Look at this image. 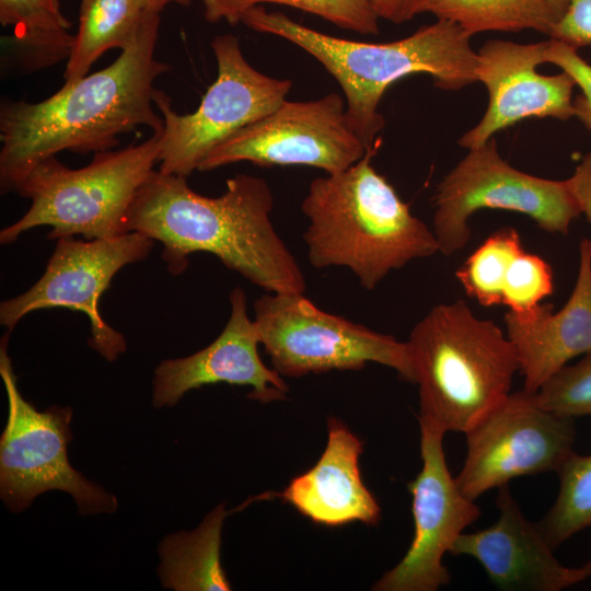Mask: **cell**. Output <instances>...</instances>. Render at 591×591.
<instances>
[{
    "mask_svg": "<svg viewBox=\"0 0 591 591\" xmlns=\"http://www.w3.org/2000/svg\"><path fill=\"white\" fill-rule=\"evenodd\" d=\"M160 14L150 13L131 44L106 68L65 83L46 100L0 103V190L18 193L42 161L68 150H111L121 134L163 130L153 109L154 81L169 70L155 58Z\"/></svg>",
    "mask_w": 591,
    "mask_h": 591,
    "instance_id": "cell-1",
    "label": "cell"
},
{
    "mask_svg": "<svg viewBox=\"0 0 591 591\" xmlns=\"http://www.w3.org/2000/svg\"><path fill=\"white\" fill-rule=\"evenodd\" d=\"M273 207L271 188L258 176L236 174L220 196L208 197L186 177L154 170L136 195L128 231L160 242L174 276L192 254L209 253L266 292L304 293L305 277L274 228Z\"/></svg>",
    "mask_w": 591,
    "mask_h": 591,
    "instance_id": "cell-2",
    "label": "cell"
},
{
    "mask_svg": "<svg viewBox=\"0 0 591 591\" xmlns=\"http://www.w3.org/2000/svg\"><path fill=\"white\" fill-rule=\"evenodd\" d=\"M240 22L286 39L315 58L340 85L348 123L369 150L374 149L384 127L380 101L398 80L427 74L436 86L447 91L477 82V51L471 46L472 36L450 21L437 20L407 37L386 43L327 35L263 5L247 10Z\"/></svg>",
    "mask_w": 591,
    "mask_h": 591,
    "instance_id": "cell-3",
    "label": "cell"
},
{
    "mask_svg": "<svg viewBox=\"0 0 591 591\" xmlns=\"http://www.w3.org/2000/svg\"><path fill=\"white\" fill-rule=\"evenodd\" d=\"M370 150L348 169L311 181L302 237L316 269L346 267L373 290L392 271L439 251L433 233L371 163Z\"/></svg>",
    "mask_w": 591,
    "mask_h": 591,
    "instance_id": "cell-4",
    "label": "cell"
},
{
    "mask_svg": "<svg viewBox=\"0 0 591 591\" xmlns=\"http://www.w3.org/2000/svg\"><path fill=\"white\" fill-rule=\"evenodd\" d=\"M407 345L419 391V426L465 433L510 393L520 370L506 333L463 300L434 305Z\"/></svg>",
    "mask_w": 591,
    "mask_h": 591,
    "instance_id": "cell-5",
    "label": "cell"
},
{
    "mask_svg": "<svg viewBox=\"0 0 591 591\" xmlns=\"http://www.w3.org/2000/svg\"><path fill=\"white\" fill-rule=\"evenodd\" d=\"M163 130L139 144L96 152L81 169L56 157L38 163L18 193L31 200L27 211L0 231L2 245L36 227H50L49 240L82 235L111 239L128 233V216L137 193L154 171Z\"/></svg>",
    "mask_w": 591,
    "mask_h": 591,
    "instance_id": "cell-6",
    "label": "cell"
},
{
    "mask_svg": "<svg viewBox=\"0 0 591 591\" xmlns=\"http://www.w3.org/2000/svg\"><path fill=\"white\" fill-rule=\"evenodd\" d=\"M260 345L282 376L360 370L369 362L414 383L407 341L318 309L304 293L266 292L254 302Z\"/></svg>",
    "mask_w": 591,
    "mask_h": 591,
    "instance_id": "cell-7",
    "label": "cell"
},
{
    "mask_svg": "<svg viewBox=\"0 0 591 591\" xmlns=\"http://www.w3.org/2000/svg\"><path fill=\"white\" fill-rule=\"evenodd\" d=\"M432 230L445 256L470 241V218L478 210L524 215L552 234L567 235L581 213L565 181L537 177L505 161L494 138L468 153L438 183Z\"/></svg>",
    "mask_w": 591,
    "mask_h": 591,
    "instance_id": "cell-8",
    "label": "cell"
},
{
    "mask_svg": "<svg viewBox=\"0 0 591 591\" xmlns=\"http://www.w3.org/2000/svg\"><path fill=\"white\" fill-rule=\"evenodd\" d=\"M211 48L218 67L198 108L179 115L170 97L155 89L153 103L164 121L159 171L187 177L218 144L260 119L286 101L292 82L256 70L231 34L216 36Z\"/></svg>",
    "mask_w": 591,
    "mask_h": 591,
    "instance_id": "cell-9",
    "label": "cell"
},
{
    "mask_svg": "<svg viewBox=\"0 0 591 591\" xmlns=\"http://www.w3.org/2000/svg\"><path fill=\"white\" fill-rule=\"evenodd\" d=\"M10 332L0 343V375L8 396V420L0 439V494L13 511L27 508L47 490L70 494L82 514L112 512L116 498L89 482L69 463L71 440L68 407L51 406L39 412L20 393L7 346Z\"/></svg>",
    "mask_w": 591,
    "mask_h": 591,
    "instance_id": "cell-10",
    "label": "cell"
},
{
    "mask_svg": "<svg viewBox=\"0 0 591 591\" xmlns=\"http://www.w3.org/2000/svg\"><path fill=\"white\" fill-rule=\"evenodd\" d=\"M153 246L154 241L139 232L111 239H57L42 277L25 292L1 302L0 324L11 333L24 316L37 310L79 311L90 322L89 346L114 361L126 351L127 343L103 318L100 300L114 276L125 266L146 259Z\"/></svg>",
    "mask_w": 591,
    "mask_h": 591,
    "instance_id": "cell-11",
    "label": "cell"
},
{
    "mask_svg": "<svg viewBox=\"0 0 591 591\" xmlns=\"http://www.w3.org/2000/svg\"><path fill=\"white\" fill-rule=\"evenodd\" d=\"M573 419L543 408L524 389L509 393L465 432L460 490L475 501L515 477L557 473L573 452Z\"/></svg>",
    "mask_w": 591,
    "mask_h": 591,
    "instance_id": "cell-12",
    "label": "cell"
},
{
    "mask_svg": "<svg viewBox=\"0 0 591 591\" xmlns=\"http://www.w3.org/2000/svg\"><path fill=\"white\" fill-rule=\"evenodd\" d=\"M368 151L348 123L341 96L329 93L311 101H283L212 149L198 171L251 162L260 166H313L334 174Z\"/></svg>",
    "mask_w": 591,
    "mask_h": 591,
    "instance_id": "cell-13",
    "label": "cell"
},
{
    "mask_svg": "<svg viewBox=\"0 0 591 591\" xmlns=\"http://www.w3.org/2000/svg\"><path fill=\"white\" fill-rule=\"evenodd\" d=\"M443 436L420 426L422 468L408 484L414 537L399 563L372 586L374 591H437L448 586L451 577L443 556L480 515L479 507L460 490L448 467Z\"/></svg>",
    "mask_w": 591,
    "mask_h": 591,
    "instance_id": "cell-14",
    "label": "cell"
},
{
    "mask_svg": "<svg viewBox=\"0 0 591 591\" xmlns=\"http://www.w3.org/2000/svg\"><path fill=\"white\" fill-rule=\"evenodd\" d=\"M547 42L493 39L479 48L476 77L487 90L488 106L478 124L459 139L461 147H480L496 132L523 119L567 120L575 116L573 79L563 70L553 76L536 70L545 62Z\"/></svg>",
    "mask_w": 591,
    "mask_h": 591,
    "instance_id": "cell-15",
    "label": "cell"
},
{
    "mask_svg": "<svg viewBox=\"0 0 591 591\" xmlns=\"http://www.w3.org/2000/svg\"><path fill=\"white\" fill-rule=\"evenodd\" d=\"M230 306L224 328L210 345L157 367L152 391L155 407L173 406L188 391L217 383L248 386V397L260 403L287 397L289 387L282 375L259 357V334L247 314L246 293L241 287L231 291Z\"/></svg>",
    "mask_w": 591,
    "mask_h": 591,
    "instance_id": "cell-16",
    "label": "cell"
},
{
    "mask_svg": "<svg viewBox=\"0 0 591 591\" xmlns=\"http://www.w3.org/2000/svg\"><path fill=\"white\" fill-rule=\"evenodd\" d=\"M498 489L496 522L462 533L451 554L476 559L502 590L560 591L591 578V561L581 567L561 565L538 523L523 515L508 485Z\"/></svg>",
    "mask_w": 591,
    "mask_h": 591,
    "instance_id": "cell-17",
    "label": "cell"
},
{
    "mask_svg": "<svg viewBox=\"0 0 591 591\" xmlns=\"http://www.w3.org/2000/svg\"><path fill=\"white\" fill-rule=\"evenodd\" d=\"M506 335L524 376L523 389L535 393L568 361L591 351V240L579 244V265L573 290L555 312L552 303L503 316Z\"/></svg>",
    "mask_w": 591,
    "mask_h": 591,
    "instance_id": "cell-18",
    "label": "cell"
},
{
    "mask_svg": "<svg viewBox=\"0 0 591 591\" xmlns=\"http://www.w3.org/2000/svg\"><path fill=\"white\" fill-rule=\"evenodd\" d=\"M327 429L326 447L314 466L274 496L317 525H376L381 508L363 484L359 468L363 442L337 418L328 419Z\"/></svg>",
    "mask_w": 591,
    "mask_h": 591,
    "instance_id": "cell-19",
    "label": "cell"
},
{
    "mask_svg": "<svg viewBox=\"0 0 591 591\" xmlns=\"http://www.w3.org/2000/svg\"><path fill=\"white\" fill-rule=\"evenodd\" d=\"M465 293L483 306L505 305L526 312L554 291L549 264L523 248L517 229L502 227L493 232L456 270Z\"/></svg>",
    "mask_w": 591,
    "mask_h": 591,
    "instance_id": "cell-20",
    "label": "cell"
},
{
    "mask_svg": "<svg viewBox=\"0 0 591 591\" xmlns=\"http://www.w3.org/2000/svg\"><path fill=\"white\" fill-rule=\"evenodd\" d=\"M0 23L14 34L2 38V65L32 72L69 58L74 35L59 0H0Z\"/></svg>",
    "mask_w": 591,
    "mask_h": 591,
    "instance_id": "cell-21",
    "label": "cell"
},
{
    "mask_svg": "<svg viewBox=\"0 0 591 591\" xmlns=\"http://www.w3.org/2000/svg\"><path fill=\"white\" fill-rule=\"evenodd\" d=\"M224 503L190 532L166 536L160 544L162 586L176 591H229L231 584L220 560Z\"/></svg>",
    "mask_w": 591,
    "mask_h": 591,
    "instance_id": "cell-22",
    "label": "cell"
},
{
    "mask_svg": "<svg viewBox=\"0 0 591 591\" xmlns=\"http://www.w3.org/2000/svg\"><path fill=\"white\" fill-rule=\"evenodd\" d=\"M150 13L140 0H82L65 83L86 76L107 50L128 47Z\"/></svg>",
    "mask_w": 591,
    "mask_h": 591,
    "instance_id": "cell-23",
    "label": "cell"
},
{
    "mask_svg": "<svg viewBox=\"0 0 591 591\" xmlns=\"http://www.w3.org/2000/svg\"><path fill=\"white\" fill-rule=\"evenodd\" d=\"M426 12L457 24L471 36L523 30L549 36L558 21L547 0H429Z\"/></svg>",
    "mask_w": 591,
    "mask_h": 591,
    "instance_id": "cell-24",
    "label": "cell"
},
{
    "mask_svg": "<svg viewBox=\"0 0 591 591\" xmlns=\"http://www.w3.org/2000/svg\"><path fill=\"white\" fill-rule=\"evenodd\" d=\"M204 16L210 23L225 20L240 23L250 9L264 3L281 4L317 15L332 24L361 35L379 34V16L370 0H201Z\"/></svg>",
    "mask_w": 591,
    "mask_h": 591,
    "instance_id": "cell-25",
    "label": "cell"
},
{
    "mask_svg": "<svg viewBox=\"0 0 591 591\" xmlns=\"http://www.w3.org/2000/svg\"><path fill=\"white\" fill-rule=\"evenodd\" d=\"M557 474L558 495L538 522L554 549L576 533L591 528V455L572 452Z\"/></svg>",
    "mask_w": 591,
    "mask_h": 591,
    "instance_id": "cell-26",
    "label": "cell"
},
{
    "mask_svg": "<svg viewBox=\"0 0 591 591\" xmlns=\"http://www.w3.org/2000/svg\"><path fill=\"white\" fill-rule=\"evenodd\" d=\"M534 394L543 408L557 415H591V351L575 364L563 367Z\"/></svg>",
    "mask_w": 591,
    "mask_h": 591,
    "instance_id": "cell-27",
    "label": "cell"
},
{
    "mask_svg": "<svg viewBox=\"0 0 591 591\" xmlns=\"http://www.w3.org/2000/svg\"><path fill=\"white\" fill-rule=\"evenodd\" d=\"M545 62L567 72L581 93L573 101L575 117L591 132V65L578 49L555 38H549L545 50Z\"/></svg>",
    "mask_w": 591,
    "mask_h": 591,
    "instance_id": "cell-28",
    "label": "cell"
},
{
    "mask_svg": "<svg viewBox=\"0 0 591 591\" xmlns=\"http://www.w3.org/2000/svg\"><path fill=\"white\" fill-rule=\"evenodd\" d=\"M549 37L577 49L591 45V0H571Z\"/></svg>",
    "mask_w": 591,
    "mask_h": 591,
    "instance_id": "cell-29",
    "label": "cell"
},
{
    "mask_svg": "<svg viewBox=\"0 0 591 591\" xmlns=\"http://www.w3.org/2000/svg\"><path fill=\"white\" fill-rule=\"evenodd\" d=\"M566 182L580 213L591 223V151L583 155Z\"/></svg>",
    "mask_w": 591,
    "mask_h": 591,
    "instance_id": "cell-30",
    "label": "cell"
},
{
    "mask_svg": "<svg viewBox=\"0 0 591 591\" xmlns=\"http://www.w3.org/2000/svg\"><path fill=\"white\" fill-rule=\"evenodd\" d=\"M429 0H370L379 16L394 24H403L425 13Z\"/></svg>",
    "mask_w": 591,
    "mask_h": 591,
    "instance_id": "cell-31",
    "label": "cell"
},
{
    "mask_svg": "<svg viewBox=\"0 0 591 591\" xmlns=\"http://www.w3.org/2000/svg\"><path fill=\"white\" fill-rule=\"evenodd\" d=\"M146 11L160 14L162 10L171 4L187 7L190 4V0H140Z\"/></svg>",
    "mask_w": 591,
    "mask_h": 591,
    "instance_id": "cell-32",
    "label": "cell"
},
{
    "mask_svg": "<svg viewBox=\"0 0 591 591\" xmlns=\"http://www.w3.org/2000/svg\"><path fill=\"white\" fill-rule=\"evenodd\" d=\"M556 16L559 18L565 13L571 0H547Z\"/></svg>",
    "mask_w": 591,
    "mask_h": 591,
    "instance_id": "cell-33",
    "label": "cell"
}]
</instances>
